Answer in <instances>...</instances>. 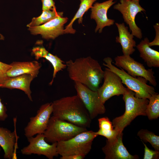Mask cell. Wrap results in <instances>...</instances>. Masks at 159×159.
Returning <instances> with one entry per match:
<instances>
[{
  "mask_svg": "<svg viewBox=\"0 0 159 159\" xmlns=\"http://www.w3.org/2000/svg\"><path fill=\"white\" fill-rule=\"evenodd\" d=\"M1 148H0V151H1Z\"/></svg>",
  "mask_w": 159,
  "mask_h": 159,
  "instance_id": "cell-35",
  "label": "cell"
},
{
  "mask_svg": "<svg viewBox=\"0 0 159 159\" xmlns=\"http://www.w3.org/2000/svg\"><path fill=\"white\" fill-rule=\"evenodd\" d=\"M63 12L57 11L56 8L53 10L43 11L40 16L33 18L31 21L27 24V26L29 28L38 26L46 23L59 16H63Z\"/></svg>",
  "mask_w": 159,
  "mask_h": 159,
  "instance_id": "cell-23",
  "label": "cell"
},
{
  "mask_svg": "<svg viewBox=\"0 0 159 159\" xmlns=\"http://www.w3.org/2000/svg\"><path fill=\"white\" fill-rule=\"evenodd\" d=\"M148 100L146 110V116L150 120L157 119L159 116V94L156 93Z\"/></svg>",
  "mask_w": 159,
  "mask_h": 159,
  "instance_id": "cell-24",
  "label": "cell"
},
{
  "mask_svg": "<svg viewBox=\"0 0 159 159\" xmlns=\"http://www.w3.org/2000/svg\"><path fill=\"white\" fill-rule=\"evenodd\" d=\"M74 87L77 95L87 110L92 120L98 115L105 112L104 104L102 102L97 91L92 90L77 82H75Z\"/></svg>",
  "mask_w": 159,
  "mask_h": 159,
  "instance_id": "cell-8",
  "label": "cell"
},
{
  "mask_svg": "<svg viewBox=\"0 0 159 159\" xmlns=\"http://www.w3.org/2000/svg\"><path fill=\"white\" fill-rule=\"evenodd\" d=\"M34 79L31 75L29 74L9 77L4 82L1 87L21 90L27 95L30 101H32L30 85Z\"/></svg>",
  "mask_w": 159,
  "mask_h": 159,
  "instance_id": "cell-18",
  "label": "cell"
},
{
  "mask_svg": "<svg viewBox=\"0 0 159 159\" xmlns=\"http://www.w3.org/2000/svg\"><path fill=\"white\" fill-rule=\"evenodd\" d=\"M123 95L125 104V110L122 115L116 117L112 120L114 128L119 132H122L137 116H146V110L149 102L147 99L135 96V93L126 87Z\"/></svg>",
  "mask_w": 159,
  "mask_h": 159,
  "instance_id": "cell-3",
  "label": "cell"
},
{
  "mask_svg": "<svg viewBox=\"0 0 159 159\" xmlns=\"http://www.w3.org/2000/svg\"><path fill=\"white\" fill-rule=\"evenodd\" d=\"M123 133L120 132L114 138L107 139L102 150L105 159H137L138 155H132L128 151L122 142Z\"/></svg>",
  "mask_w": 159,
  "mask_h": 159,
  "instance_id": "cell-14",
  "label": "cell"
},
{
  "mask_svg": "<svg viewBox=\"0 0 159 159\" xmlns=\"http://www.w3.org/2000/svg\"><path fill=\"white\" fill-rule=\"evenodd\" d=\"M32 51L37 59L41 58H43L48 52L45 48L40 47L34 48Z\"/></svg>",
  "mask_w": 159,
  "mask_h": 159,
  "instance_id": "cell-29",
  "label": "cell"
},
{
  "mask_svg": "<svg viewBox=\"0 0 159 159\" xmlns=\"http://www.w3.org/2000/svg\"><path fill=\"white\" fill-rule=\"evenodd\" d=\"M140 0H120V2L114 6V9L119 11L122 14L124 21L128 25L131 34L141 39L142 33L140 29L135 22L136 15L139 12L145 10L139 4Z\"/></svg>",
  "mask_w": 159,
  "mask_h": 159,
  "instance_id": "cell-7",
  "label": "cell"
},
{
  "mask_svg": "<svg viewBox=\"0 0 159 159\" xmlns=\"http://www.w3.org/2000/svg\"><path fill=\"white\" fill-rule=\"evenodd\" d=\"M103 61L105 62L103 65L118 75L122 83L133 92L136 97L149 99L152 95L156 93L154 87L148 85V81L144 78L132 77L123 69H120L113 65L112 59L111 57H106Z\"/></svg>",
  "mask_w": 159,
  "mask_h": 159,
  "instance_id": "cell-4",
  "label": "cell"
},
{
  "mask_svg": "<svg viewBox=\"0 0 159 159\" xmlns=\"http://www.w3.org/2000/svg\"><path fill=\"white\" fill-rule=\"evenodd\" d=\"M1 85H0V87ZM7 109L6 107L1 102L0 98V120L4 121L8 117V115L6 112Z\"/></svg>",
  "mask_w": 159,
  "mask_h": 159,
  "instance_id": "cell-32",
  "label": "cell"
},
{
  "mask_svg": "<svg viewBox=\"0 0 159 159\" xmlns=\"http://www.w3.org/2000/svg\"><path fill=\"white\" fill-rule=\"evenodd\" d=\"M85 156L82 155H73L65 156H61L60 159H83Z\"/></svg>",
  "mask_w": 159,
  "mask_h": 159,
  "instance_id": "cell-33",
  "label": "cell"
},
{
  "mask_svg": "<svg viewBox=\"0 0 159 159\" xmlns=\"http://www.w3.org/2000/svg\"><path fill=\"white\" fill-rule=\"evenodd\" d=\"M154 27L155 31V36L154 39L152 42H149L148 43L149 46L150 47L152 46L159 45V24L158 23H156L154 25Z\"/></svg>",
  "mask_w": 159,
  "mask_h": 159,
  "instance_id": "cell-30",
  "label": "cell"
},
{
  "mask_svg": "<svg viewBox=\"0 0 159 159\" xmlns=\"http://www.w3.org/2000/svg\"><path fill=\"white\" fill-rule=\"evenodd\" d=\"M42 4L43 11L53 10L56 8L53 0H41Z\"/></svg>",
  "mask_w": 159,
  "mask_h": 159,
  "instance_id": "cell-31",
  "label": "cell"
},
{
  "mask_svg": "<svg viewBox=\"0 0 159 159\" xmlns=\"http://www.w3.org/2000/svg\"><path fill=\"white\" fill-rule=\"evenodd\" d=\"M68 19L67 17L59 16L42 25L29 27L28 30L32 34H40L45 39H54L65 34L64 26Z\"/></svg>",
  "mask_w": 159,
  "mask_h": 159,
  "instance_id": "cell-13",
  "label": "cell"
},
{
  "mask_svg": "<svg viewBox=\"0 0 159 159\" xmlns=\"http://www.w3.org/2000/svg\"><path fill=\"white\" fill-rule=\"evenodd\" d=\"M114 0H108L102 3L97 2L91 8L90 17L95 20L97 26L95 29V32L98 31L101 33L104 28L106 26L113 25L115 21L108 19L107 13L110 7L116 2Z\"/></svg>",
  "mask_w": 159,
  "mask_h": 159,
  "instance_id": "cell-15",
  "label": "cell"
},
{
  "mask_svg": "<svg viewBox=\"0 0 159 159\" xmlns=\"http://www.w3.org/2000/svg\"><path fill=\"white\" fill-rule=\"evenodd\" d=\"M148 39L146 37L142 40L136 47L140 53V57L147 66L150 68L159 67V52L149 46Z\"/></svg>",
  "mask_w": 159,
  "mask_h": 159,
  "instance_id": "cell-19",
  "label": "cell"
},
{
  "mask_svg": "<svg viewBox=\"0 0 159 159\" xmlns=\"http://www.w3.org/2000/svg\"><path fill=\"white\" fill-rule=\"evenodd\" d=\"M87 128L76 125L52 116L43 134L45 140L52 143L66 140L87 131Z\"/></svg>",
  "mask_w": 159,
  "mask_h": 159,
  "instance_id": "cell-6",
  "label": "cell"
},
{
  "mask_svg": "<svg viewBox=\"0 0 159 159\" xmlns=\"http://www.w3.org/2000/svg\"><path fill=\"white\" fill-rule=\"evenodd\" d=\"M52 103H47L42 105L36 115L30 118V120L24 129V135L27 138L42 134L46 130L50 116L53 112Z\"/></svg>",
  "mask_w": 159,
  "mask_h": 159,
  "instance_id": "cell-10",
  "label": "cell"
},
{
  "mask_svg": "<svg viewBox=\"0 0 159 159\" xmlns=\"http://www.w3.org/2000/svg\"><path fill=\"white\" fill-rule=\"evenodd\" d=\"M114 64L117 67L125 70L131 76L144 78L154 87L157 83L152 69H146L143 64L135 60L130 55L117 56L114 59Z\"/></svg>",
  "mask_w": 159,
  "mask_h": 159,
  "instance_id": "cell-9",
  "label": "cell"
},
{
  "mask_svg": "<svg viewBox=\"0 0 159 159\" xmlns=\"http://www.w3.org/2000/svg\"><path fill=\"white\" fill-rule=\"evenodd\" d=\"M69 78L90 90L97 91L103 79L104 71L98 62L90 57L66 62Z\"/></svg>",
  "mask_w": 159,
  "mask_h": 159,
  "instance_id": "cell-1",
  "label": "cell"
},
{
  "mask_svg": "<svg viewBox=\"0 0 159 159\" xmlns=\"http://www.w3.org/2000/svg\"><path fill=\"white\" fill-rule=\"evenodd\" d=\"M99 129L95 132L96 134L103 136L107 139H112L120 132L114 128L112 122L107 117L100 118L98 120Z\"/></svg>",
  "mask_w": 159,
  "mask_h": 159,
  "instance_id": "cell-22",
  "label": "cell"
},
{
  "mask_svg": "<svg viewBox=\"0 0 159 159\" xmlns=\"http://www.w3.org/2000/svg\"><path fill=\"white\" fill-rule=\"evenodd\" d=\"M27 138L29 144L21 149V152L22 154L42 155L49 159H53L54 157L58 155L57 150V143L49 144L45 140L43 133L37 134L35 137Z\"/></svg>",
  "mask_w": 159,
  "mask_h": 159,
  "instance_id": "cell-11",
  "label": "cell"
},
{
  "mask_svg": "<svg viewBox=\"0 0 159 159\" xmlns=\"http://www.w3.org/2000/svg\"><path fill=\"white\" fill-rule=\"evenodd\" d=\"M81 3L79 8L73 18L69 23L66 26L64 29L65 34H74L75 30L72 28V25L74 22L77 19H78L79 24L82 23V16L90 8H92L93 3L96 0H80Z\"/></svg>",
  "mask_w": 159,
  "mask_h": 159,
  "instance_id": "cell-21",
  "label": "cell"
},
{
  "mask_svg": "<svg viewBox=\"0 0 159 159\" xmlns=\"http://www.w3.org/2000/svg\"><path fill=\"white\" fill-rule=\"evenodd\" d=\"M97 136L95 132L87 130L69 139L58 142L57 153L61 156L73 155L85 156L90 151L92 141Z\"/></svg>",
  "mask_w": 159,
  "mask_h": 159,
  "instance_id": "cell-5",
  "label": "cell"
},
{
  "mask_svg": "<svg viewBox=\"0 0 159 159\" xmlns=\"http://www.w3.org/2000/svg\"><path fill=\"white\" fill-rule=\"evenodd\" d=\"M10 64L11 67L6 73L9 77L29 74L34 78L37 77L42 66L40 63L35 61L25 62H14Z\"/></svg>",
  "mask_w": 159,
  "mask_h": 159,
  "instance_id": "cell-16",
  "label": "cell"
},
{
  "mask_svg": "<svg viewBox=\"0 0 159 159\" xmlns=\"http://www.w3.org/2000/svg\"><path fill=\"white\" fill-rule=\"evenodd\" d=\"M11 67L10 64H9L0 61V85L1 86L9 78L7 76L6 73Z\"/></svg>",
  "mask_w": 159,
  "mask_h": 159,
  "instance_id": "cell-27",
  "label": "cell"
},
{
  "mask_svg": "<svg viewBox=\"0 0 159 159\" xmlns=\"http://www.w3.org/2000/svg\"><path fill=\"white\" fill-rule=\"evenodd\" d=\"M16 137V132L0 127V146L4 151V158L13 159Z\"/></svg>",
  "mask_w": 159,
  "mask_h": 159,
  "instance_id": "cell-20",
  "label": "cell"
},
{
  "mask_svg": "<svg viewBox=\"0 0 159 159\" xmlns=\"http://www.w3.org/2000/svg\"><path fill=\"white\" fill-rule=\"evenodd\" d=\"M104 82L97 91L102 102H105L112 97L122 95L126 87L121 79L116 74L106 68L104 71Z\"/></svg>",
  "mask_w": 159,
  "mask_h": 159,
  "instance_id": "cell-12",
  "label": "cell"
},
{
  "mask_svg": "<svg viewBox=\"0 0 159 159\" xmlns=\"http://www.w3.org/2000/svg\"><path fill=\"white\" fill-rule=\"evenodd\" d=\"M52 103L53 116L82 127H90L92 119L77 95L63 97Z\"/></svg>",
  "mask_w": 159,
  "mask_h": 159,
  "instance_id": "cell-2",
  "label": "cell"
},
{
  "mask_svg": "<svg viewBox=\"0 0 159 159\" xmlns=\"http://www.w3.org/2000/svg\"><path fill=\"white\" fill-rule=\"evenodd\" d=\"M43 58H45L52 64L54 69L52 78L49 83V85H52L57 73L66 68L67 65L66 64H64L63 61L56 55H54L49 52Z\"/></svg>",
  "mask_w": 159,
  "mask_h": 159,
  "instance_id": "cell-25",
  "label": "cell"
},
{
  "mask_svg": "<svg viewBox=\"0 0 159 159\" xmlns=\"http://www.w3.org/2000/svg\"><path fill=\"white\" fill-rule=\"evenodd\" d=\"M137 135L143 142H149L155 150H159V136L146 129H141Z\"/></svg>",
  "mask_w": 159,
  "mask_h": 159,
  "instance_id": "cell-26",
  "label": "cell"
},
{
  "mask_svg": "<svg viewBox=\"0 0 159 159\" xmlns=\"http://www.w3.org/2000/svg\"><path fill=\"white\" fill-rule=\"evenodd\" d=\"M115 24L118 29L119 36L116 37V42L121 44L124 55L128 56L132 54L135 51L134 47L136 43L134 40V35L129 31L128 27L124 23Z\"/></svg>",
  "mask_w": 159,
  "mask_h": 159,
  "instance_id": "cell-17",
  "label": "cell"
},
{
  "mask_svg": "<svg viewBox=\"0 0 159 159\" xmlns=\"http://www.w3.org/2000/svg\"><path fill=\"white\" fill-rule=\"evenodd\" d=\"M143 143L145 146L144 159H158L159 158V151L153 150L148 148L146 145Z\"/></svg>",
  "mask_w": 159,
  "mask_h": 159,
  "instance_id": "cell-28",
  "label": "cell"
},
{
  "mask_svg": "<svg viewBox=\"0 0 159 159\" xmlns=\"http://www.w3.org/2000/svg\"><path fill=\"white\" fill-rule=\"evenodd\" d=\"M4 37L0 33V40H3L4 39Z\"/></svg>",
  "mask_w": 159,
  "mask_h": 159,
  "instance_id": "cell-34",
  "label": "cell"
}]
</instances>
